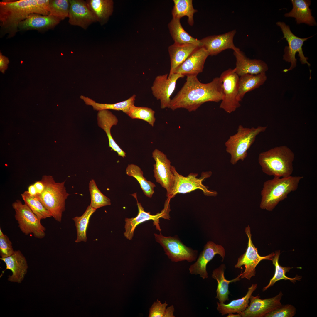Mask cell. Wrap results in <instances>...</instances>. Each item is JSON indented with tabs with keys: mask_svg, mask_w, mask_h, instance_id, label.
<instances>
[{
	"mask_svg": "<svg viewBox=\"0 0 317 317\" xmlns=\"http://www.w3.org/2000/svg\"><path fill=\"white\" fill-rule=\"evenodd\" d=\"M223 97L219 77L203 83L198 80L197 76H188L182 87L171 100L168 108L173 110L184 108L189 112L194 111L206 102H218Z\"/></svg>",
	"mask_w": 317,
	"mask_h": 317,
	"instance_id": "cell-1",
	"label": "cell"
},
{
	"mask_svg": "<svg viewBox=\"0 0 317 317\" xmlns=\"http://www.w3.org/2000/svg\"><path fill=\"white\" fill-rule=\"evenodd\" d=\"M49 0H4L0 2V36L8 38L18 32L19 23L30 14L49 15Z\"/></svg>",
	"mask_w": 317,
	"mask_h": 317,
	"instance_id": "cell-2",
	"label": "cell"
},
{
	"mask_svg": "<svg viewBox=\"0 0 317 317\" xmlns=\"http://www.w3.org/2000/svg\"><path fill=\"white\" fill-rule=\"evenodd\" d=\"M295 155L288 146H281L260 153L258 162L263 172L274 177L291 176Z\"/></svg>",
	"mask_w": 317,
	"mask_h": 317,
	"instance_id": "cell-3",
	"label": "cell"
},
{
	"mask_svg": "<svg viewBox=\"0 0 317 317\" xmlns=\"http://www.w3.org/2000/svg\"><path fill=\"white\" fill-rule=\"evenodd\" d=\"M303 176H290L286 177H274L265 181L261 191L260 208L272 211L279 203L287 197L289 194L298 188Z\"/></svg>",
	"mask_w": 317,
	"mask_h": 317,
	"instance_id": "cell-4",
	"label": "cell"
},
{
	"mask_svg": "<svg viewBox=\"0 0 317 317\" xmlns=\"http://www.w3.org/2000/svg\"><path fill=\"white\" fill-rule=\"evenodd\" d=\"M44 188L36 196L57 221L61 222L65 210V201L69 194L65 186L66 181L56 182L53 176L43 175L41 180Z\"/></svg>",
	"mask_w": 317,
	"mask_h": 317,
	"instance_id": "cell-5",
	"label": "cell"
},
{
	"mask_svg": "<svg viewBox=\"0 0 317 317\" xmlns=\"http://www.w3.org/2000/svg\"><path fill=\"white\" fill-rule=\"evenodd\" d=\"M267 127H245L240 125L237 132L230 136L225 143L226 151L230 156V162L235 165L247 157V151L254 141L257 136L264 132Z\"/></svg>",
	"mask_w": 317,
	"mask_h": 317,
	"instance_id": "cell-6",
	"label": "cell"
},
{
	"mask_svg": "<svg viewBox=\"0 0 317 317\" xmlns=\"http://www.w3.org/2000/svg\"><path fill=\"white\" fill-rule=\"evenodd\" d=\"M12 206L15 211V217L22 232L25 235L32 234L36 238L42 239L45 236V228L41 220L25 203L17 200Z\"/></svg>",
	"mask_w": 317,
	"mask_h": 317,
	"instance_id": "cell-7",
	"label": "cell"
},
{
	"mask_svg": "<svg viewBox=\"0 0 317 317\" xmlns=\"http://www.w3.org/2000/svg\"><path fill=\"white\" fill-rule=\"evenodd\" d=\"M171 170L175 178L174 185L172 193L169 198L174 197L178 193H190L197 189L202 191L204 194L208 196H215L217 193L215 191L209 190L203 184V181L210 177L211 172H203L200 178H197L198 173H190L185 177L178 173L174 166H171Z\"/></svg>",
	"mask_w": 317,
	"mask_h": 317,
	"instance_id": "cell-8",
	"label": "cell"
},
{
	"mask_svg": "<svg viewBox=\"0 0 317 317\" xmlns=\"http://www.w3.org/2000/svg\"><path fill=\"white\" fill-rule=\"evenodd\" d=\"M131 195L136 200L138 212L137 216L135 217L125 219V231L124 233L125 237L129 240H131L134 236V230L137 226L142 222L150 220L153 221L154 225L155 226L156 229L160 232L161 229L159 225L160 218L170 220L169 213L171 211L170 202L171 198H167L165 201L164 208L160 213H158L155 215H152L150 212L144 211L141 203L137 200L136 193Z\"/></svg>",
	"mask_w": 317,
	"mask_h": 317,
	"instance_id": "cell-9",
	"label": "cell"
},
{
	"mask_svg": "<svg viewBox=\"0 0 317 317\" xmlns=\"http://www.w3.org/2000/svg\"><path fill=\"white\" fill-rule=\"evenodd\" d=\"M219 78L223 94L220 107L231 113L241 106L237 98L239 77L234 69L229 68L223 72Z\"/></svg>",
	"mask_w": 317,
	"mask_h": 317,
	"instance_id": "cell-10",
	"label": "cell"
},
{
	"mask_svg": "<svg viewBox=\"0 0 317 317\" xmlns=\"http://www.w3.org/2000/svg\"><path fill=\"white\" fill-rule=\"evenodd\" d=\"M156 241L163 248L165 254L173 262L186 260L191 262L195 261L198 251L184 245L176 236L166 237L154 233Z\"/></svg>",
	"mask_w": 317,
	"mask_h": 317,
	"instance_id": "cell-11",
	"label": "cell"
},
{
	"mask_svg": "<svg viewBox=\"0 0 317 317\" xmlns=\"http://www.w3.org/2000/svg\"><path fill=\"white\" fill-rule=\"evenodd\" d=\"M245 232L248 239L247 247L245 252L238 258L235 267L243 269L242 266H245V270L242 273L241 279L245 278L250 280L256 274L255 268L259 262L263 260H272L275 253L272 252L267 256H262L258 254L257 248L253 244L252 240V235L249 226L246 227Z\"/></svg>",
	"mask_w": 317,
	"mask_h": 317,
	"instance_id": "cell-12",
	"label": "cell"
},
{
	"mask_svg": "<svg viewBox=\"0 0 317 317\" xmlns=\"http://www.w3.org/2000/svg\"><path fill=\"white\" fill-rule=\"evenodd\" d=\"M276 24L281 28L284 35L283 38L286 39L288 44V46H286L284 49L283 59L286 62L291 63V66L289 68L284 69L283 71L286 72L296 67L297 60L295 55L297 52L301 63L307 64L309 67L311 65L307 60L308 58L305 57L303 54L302 46L305 41L313 36L305 38H300L294 35L291 31L289 26L284 22L279 21Z\"/></svg>",
	"mask_w": 317,
	"mask_h": 317,
	"instance_id": "cell-13",
	"label": "cell"
},
{
	"mask_svg": "<svg viewBox=\"0 0 317 317\" xmlns=\"http://www.w3.org/2000/svg\"><path fill=\"white\" fill-rule=\"evenodd\" d=\"M152 157L156 162L154 164V177L156 182L166 189V196L169 198L175 179L171 170V162L164 153L157 149L153 151Z\"/></svg>",
	"mask_w": 317,
	"mask_h": 317,
	"instance_id": "cell-14",
	"label": "cell"
},
{
	"mask_svg": "<svg viewBox=\"0 0 317 317\" xmlns=\"http://www.w3.org/2000/svg\"><path fill=\"white\" fill-rule=\"evenodd\" d=\"M168 76V74L157 76L151 87L153 95L157 100H160L161 107L162 109L169 108L171 96L175 90L177 81L184 76L174 73L169 78Z\"/></svg>",
	"mask_w": 317,
	"mask_h": 317,
	"instance_id": "cell-15",
	"label": "cell"
},
{
	"mask_svg": "<svg viewBox=\"0 0 317 317\" xmlns=\"http://www.w3.org/2000/svg\"><path fill=\"white\" fill-rule=\"evenodd\" d=\"M283 296L281 291L274 297L264 299H261L258 296L252 295L249 305L240 314L242 317H264L282 304L281 300Z\"/></svg>",
	"mask_w": 317,
	"mask_h": 317,
	"instance_id": "cell-16",
	"label": "cell"
},
{
	"mask_svg": "<svg viewBox=\"0 0 317 317\" xmlns=\"http://www.w3.org/2000/svg\"><path fill=\"white\" fill-rule=\"evenodd\" d=\"M217 254L220 255L223 261L225 254L224 247L213 242H208L196 261L190 266L189 269V273L192 275H199L203 279L208 278L207 265Z\"/></svg>",
	"mask_w": 317,
	"mask_h": 317,
	"instance_id": "cell-17",
	"label": "cell"
},
{
	"mask_svg": "<svg viewBox=\"0 0 317 317\" xmlns=\"http://www.w3.org/2000/svg\"><path fill=\"white\" fill-rule=\"evenodd\" d=\"M70 7L68 22L72 25L86 29L89 25L97 22L86 1L82 0H69Z\"/></svg>",
	"mask_w": 317,
	"mask_h": 317,
	"instance_id": "cell-18",
	"label": "cell"
},
{
	"mask_svg": "<svg viewBox=\"0 0 317 317\" xmlns=\"http://www.w3.org/2000/svg\"><path fill=\"white\" fill-rule=\"evenodd\" d=\"M236 32L235 29L224 34L207 36L200 40L203 47L208 51L209 55H215L227 49L234 51L239 49L233 43Z\"/></svg>",
	"mask_w": 317,
	"mask_h": 317,
	"instance_id": "cell-19",
	"label": "cell"
},
{
	"mask_svg": "<svg viewBox=\"0 0 317 317\" xmlns=\"http://www.w3.org/2000/svg\"><path fill=\"white\" fill-rule=\"evenodd\" d=\"M209 55L204 47L198 48L176 69L174 73L187 76H197L202 72L205 61Z\"/></svg>",
	"mask_w": 317,
	"mask_h": 317,
	"instance_id": "cell-20",
	"label": "cell"
},
{
	"mask_svg": "<svg viewBox=\"0 0 317 317\" xmlns=\"http://www.w3.org/2000/svg\"><path fill=\"white\" fill-rule=\"evenodd\" d=\"M233 54L236 59L234 69L239 77L246 74L257 75L265 72L268 69L264 62L260 60L249 59L239 49L234 51Z\"/></svg>",
	"mask_w": 317,
	"mask_h": 317,
	"instance_id": "cell-21",
	"label": "cell"
},
{
	"mask_svg": "<svg viewBox=\"0 0 317 317\" xmlns=\"http://www.w3.org/2000/svg\"><path fill=\"white\" fill-rule=\"evenodd\" d=\"M0 259L4 262L6 266V270L12 272V274L8 277L10 281L20 283L23 280L27 272L28 264L25 257L19 250L14 251L11 256L1 257Z\"/></svg>",
	"mask_w": 317,
	"mask_h": 317,
	"instance_id": "cell-22",
	"label": "cell"
},
{
	"mask_svg": "<svg viewBox=\"0 0 317 317\" xmlns=\"http://www.w3.org/2000/svg\"><path fill=\"white\" fill-rule=\"evenodd\" d=\"M60 21L58 18L50 14L43 16L37 14H31L19 23L18 30H46L53 28L59 23Z\"/></svg>",
	"mask_w": 317,
	"mask_h": 317,
	"instance_id": "cell-23",
	"label": "cell"
},
{
	"mask_svg": "<svg viewBox=\"0 0 317 317\" xmlns=\"http://www.w3.org/2000/svg\"><path fill=\"white\" fill-rule=\"evenodd\" d=\"M97 120L98 126L106 133L108 139L109 147L116 152L119 156L123 158L125 157L126 153L115 142L111 133V127L113 125H117L118 122L117 117L108 110H104L98 111Z\"/></svg>",
	"mask_w": 317,
	"mask_h": 317,
	"instance_id": "cell-24",
	"label": "cell"
},
{
	"mask_svg": "<svg viewBox=\"0 0 317 317\" xmlns=\"http://www.w3.org/2000/svg\"><path fill=\"white\" fill-rule=\"evenodd\" d=\"M198 46L192 44L174 43L169 46L168 52L171 61V68L168 78L174 73L176 69L196 50Z\"/></svg>",
	"mask_w": 317,
	"mask_h": 317,
	"instance_id": "cell-25",
	"label": "cell"
},
{
	"mask_svg": "<svg viewBox=\"0 0 317 317\" xmlns=\"http://www.w3.org/2000/svg\"><path fill=\"white\" fill-rule=\"evenodd\" d=\"M293 8L289 12L285 14L286 17H292L295 18L298 24L304 23L313 26L316 25L314 18L312 16L311 10L309 7L311 1L309 0H291Z\"/></svg>",
	"mask_w": 317,
	"mask_h": 317,
	"instance_id": "cell-26",
	"label": "cell"
},
{
	"mask_svg": "<svg viewBox=\"0 0 317 317\" xmlns=\"http://www.w3.org/2000/svg\"><path fill=\"white\" fill-rule=\"evenodd\" d=\"M225 268L224 264H221L213 271L211 275L212 277L217 281L216 298L218 299L219 302L221 303H224L226 301L229 300V284L240 280L241 279L240 277L242 275L241 272L240 275L236 278L230 280H227L224 276Z\"/></svg>",
	"mask_w": 317,
	"mask_h": 317,
	"instance_id": "cell-27",
	"label": "cell"
},
{
	"mask_svg": "<svg viewBox=\"0 0 317 317\" xmlns=\"http://www.w3.org/2000/svg\"><path fill=\"white\" fill-rule=\"evenodd\" d=\"M257 284H253L248 288L246 295L242 298L231 301L227 304L217 302V309L222 315L230 313H237L240 314L248 307L251 296L257 288Z\"/></svg>",
	"mask_w": 317,
	"mask_h": 317,
	"instance_id": "cell-28",
	"label": "cell"
},
{
	"mask_svg": "<svg viewBox=\"0 0 317 317\" xmlns=\"http://www.w3.org/2000/svg\"><path fill=\"white\" fill-rule=\"evenodd\" d=\"M267 79L265 72L257 75L246 74L239 77L237 98L240 102L245 94L259 87Z\"/></svg>",
	"mask_w": 317,
	"mask_h": 317,
	"instance_id": "cell-29",
	"label": "cell"
},
{
	"mask_svg": "<svg viewBox=\"0 0 317 317\" xmlns=\"http://www.w3.org/2000/svg\"><path fill=\"white\" fill-rule=\"evenodd\" d=\"M180 19L173 18L168 25L171 37L177 44H192L198 47H203L200 40L190 36L183 29L180 22Z\"/></svg>",
	"mask_w": 317,
	"mask_h": 317,
	"instance_id": "cell-30",
	"label": "cell"
},
{
	"mask_svg": "<svg viewBox=\"0 0 317 317\" xmlns=\"http://www.w3.org/2000/svg\"><path fill=\"white\" fill-rule=\"evenodd\" d=\"M87 5L97 21L101 24L104 23L112 14L113 1L111 0H87Z\"/></svg>",
	"mask_w": 317,
	"mask_h": 317,
	"instance_id": "cell-31",
	"label": "cell"
},
{
	"mask_svg": "<svg viewBox=\"0 0 317 317\" xmlns=\"http://www.w3.org/2000/svg\"><path fill=\"white\" fill-rule=\"evenodd\" d=\"M136 97V95H134L125 100L112 104L97 103L90 98L82 95L80 98L86 104L91 106L94 110L98 111L109 109L121 111L127 114L131 107L134 105Z\"/></svg>",
	"mask_w": 317,
	"mask_h": 317,
	"instance_id": "cell-32",
	"label": "cell"
},
{
	"mask_svg": "<svg viewBox=\"0 0 317 317\" xmlns=\"http://www.w3.org/2000/svg\"><path fill=\"white\" fill-rule=\"evenodd\" d=\"M280 254V250L276 251L275 252V255L272 260L273 264L275 267L274 274L270 280L268 285L263 287V291L267 290L268 289L273 286L276 282L281 279L289 280L293 283H295L296 281H300L302 279L301 276L298 275L293 278L288 277L286 275V273L289 272L293 267H283L279 265V260Z\"/></svg>",
	"mask_w": 317,
	"mask_h": 317,
	"instance_id": "cell-33",
	"label": "cell"
},
{
	"mask_svg": "<svg viewBox=\"0 0 317 317\" xmlns=\"http://www.w3.org/2000/svg\"><path fill=\"white\" fill-rule=\"evenodd\" d=\"M125 172L127 175L134 177L137 180L146 197H152L154 193V188L156 187V185L151 181H148L144 176L143 172L139 166L133 164H129Z\"/></svg>",
	"mask_w": 317,
	"mask_h": 317,
	"instance_id": "cell-34",
	"label": "cell"
},
{
	"mask_svg": "<svg viewBox=\"0 0 317 317\" xmlns=\"http://www.w3.org/2000/svg\"><path fill=\"white\" fill-rule=\"evenodd\" d=\"M174 5L172 10L173 18L180 19L185 16L188 17V22L190 26L194 23L193 16L197 11L193 7L192 0H174Z\"/></svg>",
	"mask_w": 317,
	"mask_h": 317,
	"instance_id": "cell-35",
	"label": "cell"
},
{
	"mask_svg": "<svg viewBox=\"0 0 317 317\" xmlns=\"http://www.w3.org/2000/svg\"><path fill=\"white\" fill-rule=\"evenodd\" d=\"M96 210L89 205L82 215L75 217L72 219L75 223L77 231L76 242H86L87 239L86 231L89 220Z\"/></svg>",
	"mask_w": 317,
	"mask_h": 317,
	"instance_id": "cell-36",
	"label": "cell"
},
{
	"mask_svg": "<svg viewBox=\"0 0 317 317\" xmlns=\"http://www.w3.org/2000/svg\"><path fill=\"white\" fill-rule=\"evenodd\" d=\"M24 203L41 220L52 217L48 211L36 196L30 195L27 191L21 194Z\"/></svg>",
	"mask_w": 317,
	"mask_h": 317,
	"instance_id": "cell-37",
	"label": "cell"
},
{
	"mask_svg": "<svg viewBox=\"0 0 317 317\" xmlns=\"http://www.w3.org/2000/svg\"><path fill=\"white\" fill-rule=\"evenodd\" d=\"M91 202L90 205L96 210L101 207L110 205V200L104 195L97 187L95 181L91 179L89 184Z\"/></svg>",
	"mask_w": 317,
	"mask_h": 317,
	"instance_id": "cell-38",
	"label": "cell"
},
{
	"mask_svg": "<svg viewBox=\"0 0 317 317\" xmlns=\"http://www.w3.org/2000/svg\"><path fill=\"white\" fill-rule=\"evenodd\" d=\"M70 7L68 0H50L49 11V14L60 21L68 17Z\"/></svg>",
	"mask_w": 317,
	"mask_h": 317,
	"instance_id": "cell-39",
	"label": "cell"
},
{
	"mask_svg": "<svg viewBox=\"0 0 317 317\" xmlns=\"http://www.w3.org/2000/svg\"><path fill=\"white\" fill-rule=\"evenodd\" d=\"M154 114L155 111L151 108L136 107L134 105L131 107L127 115L132 119L144 120L153 127L156 121Z\"/></svg>",
	"mask_w": 317,
	"mask_h": 317,
	"instance_id": "cell-40",
	"label": "cell"
},
{
	"mask_svg": "<svg viewBox=\"0 0 317 317\" xmlns=\"http://www.w3.org/2000/svg\"><path fill=\"white\" fill-rule=\"evenodd\" d=\"M296 313L294 306L290 304H282L266 315L264 317H293Z\"/></svg>",
	"mask_w": 317,
	"mask_h": 317,
	"instance_id": "cell-41",
	"label": "cell"
},
{
	"mask_svg": "<svg viewBox=\"0 0 317 317\" xmlns=\"http://www.w3.org/2000/svg\"><path fill=\"white\" fill-rule=\"evenodd\" d=\"M14 251L12 242L8 237L4 233L0 235V255L1 257L9 256Z\"/></svg>",
	"mask_w": 317,
	"mask_h": 317,
	"instance_id": "cell-42",
	"label": "cell"
},
{
	"mask_svg": "<svg viewBox=\"0 0 317 317\" xmlns=\"http://www.w3.org/2000/svg\"><path fill=\"white\" fill-rule=\"evenodd\" d=\"M168 304L166 301L163 303L157 299L154 302L149 310V317H164Z\"/></svg>",
	"mask_w": 317,
	"mask_h": 317,
	"instance_id": "cell-43",
	"label": "cell"
},
{
	"mask_svg": "<svg viewBox=\"0 0 317 317\" xmlns=\"http://www.w3.org/2000/svg\"><path fill=\"white\" fill-rule=\"evenodd\" d=\"M9 63L8 58L2 55L0 53V71L4 73L5 70L8 68V65Z\"/></svg>",
	"mask_w": 317,
	"mask_h": 317,
	"instance_id": "cell-44",
	"label": "cell"
},
{
	"mask_svg": "<svg viewBox=\"0 0 317 317\" xmlns=\"http://www.w3.org/2000/svg\"><path fill=\"white\" fill-rule=\"evenodd\" d=\"M33 184L37 191V194H40L43 191L44 188V185L41 180L36 181Z\"/></svg>",
	"mask_w": 317,
	"mask_h": 317,
	"instance_id": "cell-45",
	"label": "cell"
},
{
	"mask_svg": "<svg viewBox=\"0 0 317 317\" xmlns=\"http://www.w3.org/2000/svg\"><path fill=\"white\" fill-rule=\"evenodd\" d=\"M174 306L172 305L166 308L164 317H174Z\"/></svg>",
	"mask_w": 317,
	"mask_h": 317,
	"instance_id": "cell-46",
	"label": "cell"
},
{
	"mask_svg": "<svg viewBox=\"0 0 317 317\" xmlns=\"http://www.w3.org/2000/svg\"><path fill=\"white\" fill-rule=\"evenodd\" d=\"M27 191L31 195L35 196L37 194V191L33 184L29 186Z\"/></svg>",
	"mask_w": 317,
	"mask_h": 317,
	"instance_id": "cell-47",
	"label": "cell"
},
{
	"mask_svg": "<svg viewBox=\"0 0 317 317\" xmlns=\"http://www.w3.org/2000/svg\"><path fill=\"white\" fill-rule=\"evenodd\" d=\"M227 317H241V316L240 314L238 313V314H234L232 313H230L228 314V315L227 316Z\"/></svg>",
	"mask_w": 317,
	"mask_h": 317,
	"instance_id": "cell-48",
	"label": "cell"
}]
</instances>
